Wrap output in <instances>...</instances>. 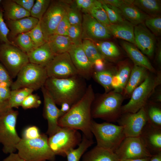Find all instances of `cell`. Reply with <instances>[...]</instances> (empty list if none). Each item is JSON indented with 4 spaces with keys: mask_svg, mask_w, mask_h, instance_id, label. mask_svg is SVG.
Masks as SVG:
<instances>
[{
    "mask_svg": "<svg viewBox=\"0 0 161 161\" xmlns=\"http://www.w3.org/2000/svg\"><path fill=\"white\" fill-rule=\"evenodd\" d=\"M18 115V111L10 109L0 115V143L6 154L15 153L21 139L16 128Z\"/></svg>",
    "mask_w": 161,
    "mask_h": 161,
    "instance_id": "52a82bcc",
    "label": "cell"
},
{
    "mask_svg": "<svg viewBox=\"0 0 161 161\" xmlns=\"http://www.w3.org/2000/svg\"><path fill=\"white\" fill-rule=\"evenodd\" d=\"M147 121L144 107L135 113L122 114L117 121L123 127L126 137H139Z\"/></svg>",
    "mask_w": 161,
    "mask_h": 161,
    "instance_id": "5bb4252c",
    "label": "cell"
},
{
    "mask_svg": "<svg viewBox=\"0 0 161 161\" xmlns=\"http://www.w3.org/2000/svg\"><path fill=\"white\" fill-rule=\"evenodd\" d=\"M29 63L45 67L56 55L47 41L27 53Z\"/></svg>",
    "mask_w": 161,
    "mask_h": 161,
    "instance_id": "ffe728a7",
    "label": "cell"
},
{
    "mask_svg": "<svg viewBox=\"0 0 161 161\" xmlns=\"http://www.w3.org/2000/svg\"><path fill=\"white\" fill-rule=\"evenodd\" d=\"M2 161H24L18 153H15L9 154V155L3 160Z\"/></svg>",
    "mask_w": 161,
    "mask_h": 161,
    "instance_id": "11a10c76",
    "label": "cell"
},
{
    "mask_svg": "<svg viewBox=\"0 0 161 161\" xmlns=\"http://www.w3.org/2000/svg\"><path fill=\"white\" fill-rule=\"evenodd\" d=\"M111 24H118L126 20L118 8L101 2Z\"/></svg>",
    "mask_w": 161,
    "mask_h": 161,
    "instance_id": "f35d334b",
    "label": "cell"
},
{
    "mask_svg": "<svg viewBox=\"0 0 161 161\" xmlns=\"http://www.w3.org/2000/svg\"><path fill=\"white\" fill-rule=\"evenodd\" d=\"M94 143L92 139H89L83 134L81 141L78 147L71 149L67 153V161H79L86 151Z\"/></svg>",
    "mask_w": 161,
    "mask_h": 161,
    "instance_id": "4dcf8cb0",
    "label": "cell"
},
{
    "mask_svg": "<svg viewBox=\"0 0 161 161\" xmlns=\"http://www.w3.org/2000/svg\"><path fill=\"white\" fill-rule=\"evenodd\" d=\"M10 32V30L4 19L3 10L0 8V41L3 43L16 46L15 44L10 41L8 38V35Z\"/></svg>",
    "mask_w": 161,
    "mask_h": 161,
    "instance_id": "ee69618b",
    "label": "cell"
},
{
    "mask_svg": "<svg viewBox=\"0 0 161 161\" xmlns=\"http://www.w3.org/2000/svg\"><path fill=\"white\" fill-rule=\"evenodd\" d=\"M92 17L106 27L111 24L105 11L100 0H97L96 4L89 11V13Z\"/></svg>",
    "mask_w": 161,
    "mask_h": 161,
    "instance_id": "8d00e7d4",
    "label": "cell"
},
{
    "mask_svg": "<svg viewBox=\"0 0 161 161\" xmlns=\"http://www.w3.org/2000/svg\"><path fill=\"white\" fill-rule=\"evenodd\" d=\"M114 152L120 160L150 158L152 156L140 137H126Z\"/></svg>",
    "mask_w": 161,
    "mask_h": 161,
    "instance_id": "4fadbf2b",
    "label": "cell"
},
{
    "mask_svg": "<svg viewBox=\"0 0 161 161\" xmlns=\"http://www.w3.org/2000/svg\"><path fill=\"white\" fill-rule=\"evenodd\" d=\"M41 103L39 97L32 93L28 95L22 103L21 106L24 109H28L38 107Z\"/></svg>",
    "mask_w": 161,
    "mask_h": 161,
    "instance_id": "f6af8a7d",
    "label": "cell"
},
{
    "mask_svg": "<svg viewBox=\"0 0 161 161\" xmlns=\"http://www.w3.org/2000/svg\"><path fill=\"white\" fill-rule=\"evenodd\" d=\"M41 89L44 100V115L48 122L47 134L50 137L61 128L58 125V120L64 114L57 107L53 98L44 86Z\"/></svg>",
    "mask_w": 161,
    "mask_h": 161,
    "instance_id": "9a60e30c",
    "label": "cell"
},
{
    "mask_svg": "<svg viewBox=\"0 0 161 161\" xmlns=\"http://www.w3.org/2000/svg\"><path fill=\"white\" fill-rule=\"evenodd\" d=\"M97 1V0H84L80 10L84 14L88 13Z\"/></svg>",
    "mask_w": 161,
    "mask_h": 161,
    "instance_id": "816d5d0a",
    "label": "cell"
},
{
    "mask_svg": "<svg viewBox=\"0 0 161 161\" xmlns=\"http://www.w3.org/2000/svg\"><path fill=\"white\" fill-rule=\"evenodd\" d=\"M7 102H2L0 101V115L4 113L9 109Z\"/></svg>",
    "mask_w": 161,
    "mask_h": 161,
    "instance_id": "9f6ffc18",
    "label": "cell"
},
{
    "mask_svg": "<svg viewBox=\"0 0 161 161\" xmlns=\"http://www.w3.org/2000/svg\"><path fill=\"white\" fill-rule=\"evenodd\" d=\"M45 68L48 78H66L78 75L68 52L56 55Z\"/></svg>",
    "mask_w": 161,
    "mask_h": 161,
    "instance_id": "7c38bea8",
    "label": "cell"
},
{
    "mask_svg": "<svg viewBox=\"0 0 161 161\" xmlns=\"http://www.w3.org/2000/svg\"><path fill=\"white\" fill-rule=\"evenodd\" d=\"M95 97L92 86L89 84L81 99L59 118L58 125L61 127L80 130L87 137L92 139L93 135L90 130L92 120L91 109Z\"/></svg>",
    "mask_w": 161,
    "mask_h": 161,
    "instance_id": "6da1fadb",
    "label": "cell"
},
{
    "mask_svg": "<svg viewBox=\"0 0 161 161\" xmlns=\"http://www.w3.org/2000/svg\"><path fill=\"white\" fill-rule=\"evenodd\" d=\"M39 20L30 16L19 19L7 20V25L12 35L30 31L37 24Z\"/></svg>",
    "mask_w": 161,
    "mask_h": 161,
    "instance_id": "d4e9b609",
    "label": "cell"
},
{
    "mask_svg": "<svg viewBox=\"0 0 161 161\" xmlns=\"http://www.w3.org/2000/svg\"><path fill=\"white\" fill-rule=\"evenodd\" d=\"M82 39L97 40L109 39L112 35L107 28L89 13L82 16Z\"/></svg>",
    "mask_w": 161,
    "mask_h": 161,
    "instance_id": "2e32d148",
    "label": "cell"
},
{
    "mask_svg": "<svg viewBox=\"0 0 161 161\" xmlns=\"http://www.w3.org/2000/svg\"><path fill=\"white\" fill-rule=\"evenodd\" d=\"M149 161H161V152L152 155Z\"/></svg>",
    "mask_w": 161,
    "mask_h": 161,
    "instance_id": "680465c9",
    "label": "cell"
},
{
    "mask_svg": "<svg viewBox=\"0 0 161 161\" xmlns=\"http://www.w3.org/2000/svg\"><path fill=\"white\" fill-rule=\"evenodd\" d=\"M66 15L71 25H81L82 17L79 10L75 7L68 8Z\"/></svg>",
    "mask_w": 161,
    "mask_h": 161,
    "instance_id": "bcb514c9",
    "label": "cell"
},
{
    "mask_svg": "<svg viewBox=\"0 0 161 161\" xmlns=\"http://www.w3.org/2000/svg\"></svg>",
    "mask_w": 161,
    "mask_h": 161,
    "instance_id": "e7e4bbea",
    "label": "cell"
},
{
    "mask_svg": "<svg viewBox=\"0 0 161 161\" xmlns=\"http://www.w3.org/2000/svg\"><path fill=\"white\" fill-rule=\"evenodd\" d=\"M2 2L4 14L7 20H16L30 16V12L13 0H4Z\"/></svg>",
    "mask_w": 161,
    "mask_h": 161,
    "instance_id": "4316f807",
    "label": "cell"
},
{
    "mask_svg": "<svg viewBox=\"0 0 161 161\" xmlns=\"http://www.w3.org/2000/svg\"><path fill=\"white\" fill-rule=\"evenodd\" d=\"M33 91L32 89L26 88L11 90L7 101L9 108L13 109L21 106L25 98Z\"/></svg>",
    "mask_w": 161,
    "mask_h": 161,
    "instance_id": "836d02e7",
    "label": "cell"
},
{
    "mask_svg": "<svg viewBox=\"0 0 161 161\" xmlns=\"http://www.w3.org/2000/svg\"><path fill=\"white\" fill-rule=\"evenodd\" d=\"M145 68L134 64L126 85L123 90L125 96L130 97L134 89L145 80L148 74Z\"/></svg>",
    "mask_w": 161,
    "mask_h": 161,
    "instance_id": "cb8c5ba5",
    "label": "cell"
},
{
    "mask_svg": "<svg viewBox=\"0 0 161 161\" xmlns=\"http://www.w3.org/2000/svg\"><path fill=\"white\" fill-rule=\"evenodd\" d=\"M134 25L125 20L118 24H110L107 27L112 35L135 46L134 35Z\"/></svg>",
    "mask_w": 161,
    "mask_h": 161,
    "instance_id": "603a6c76",
    "label": "cell"
},
{
    "mask_svg": "<svg viewBox=\"0 0 161 161\" xmlns=\"http://www.w3.org/2000/svg\"><path fill=\"white\" fill-rule=\"evenodd\" d=\"M124 97L120 93L114 90L95 97L92 103V118H100L108 122H117L121 116Z\"/></svg>",
    "mask_w": 161,
    "mask_h": 161,
    "instance_id": "3957f363",
    "label": "cell"
},
{
    "mask_svg": "<svg viewBox=\"0 0 161 161\" xmlns=\"http://www.w3.org/2000/svg\"><path fill=\"white\" fill-rule=\"evenodd\" d=\"M102 3L118 8L123 4L125 0H100Z\"/></svg>",
    "mask_w": 161,
    "mask_h": 161,
    "instance_id": "db71d44e",
    "label": "cell"
},
{
    "mask_svg": "<svg viewBox=\"0 0 161 161\" xmlns=\"http://www.w3.org/2000/svg\"><path fill=\"white\" fill-rule=\"evenodd\" d=\"M84 0H76L75 1V7L78 10H81L82 4Z\"/></svg>",
    "mask_w": 161,
    "mask_h": 161,
    "instance_id": "94428289",
    "label": "cell"
},
{
    "mask_svg": "<svg viewBox=\"0 0 161 161\" xmlns=\"http://www.w3.org/2000/svg\"><path fill=\"white\" fill-rule=\"evenodd\" d=\"M133 4L141 11L149 16L160 15V1L157 0H134Z\"/></svg>",
    "mask_w": 161,
    "mask_h": 161,
    "instance_id": "f546056e",
    "label": "cell"
},
{
    "mask_svg": "<svg viewBox=\"0 0 161 161\" xmlns=\"http://www.w3.org/2000/svg\"><path fill=\"white\" fill-rule=\"evenodd\" d=\"M70 26L66 14L59 24L54 34L68 36Z\"/></svg>",
    "mask_w": 161,
    "mask_h": 161,
    "instance_id": "7dc6e473",
    "label": "cell"
},
{
    "mask_svg": "<svg viewBox=\"0 0 161 161\" xmlns=\"http://www.w3.org/2000/svg\"><path fill=\"white\" fill-rule=\"evenodd\" d=\"M150 158H145L127 159L120 160V161H149Z\"/></svg>",
    "mask_w": 161,
    "mask_h": 161,
    "instance_id": "6125c7cd",
    "label": "cell"
},
{
    "mask_svg": "<svg viewBox=\"0 0 161 161\" xmlns=\"http://www.w3.org/2000/svg\"><path fill=\"white\" fill-rule=\"evenodd\" d=\"M144 24L157 35H160L161 33V17L160 15L149 16L144 21Z\"/></svg>",
    "mask_w": 161,
    "mask_h": 161,
    "instance_id": "ab89813d",
    "label": "cell"
},
{
    "mask_svg": "<svg viewBox=\"0 0 161 161\" xmlns=\"http://www.w3.org/2000/svg\"><path fill=\"white\" fill-rule=\"evenodd\" d=\"M161 83L160 72L155 75L148 73L144 81L133 91L128 102L122 106V114L135 113L144 107L155 89Z\"/></svg>",
    "mask_w": 161,
    "mask_h": 161,
    "instance_id": "8992f818",
    "label": "cell"
},
{
    "mask_svg": "<svg viewBox=\"0 0 161 161\" xmlns=\"http://www.w3.org/2000/svg\"><path fill=\"white\" fill-rule=\"evenodd\" d=\"M90 130L96 139V146L114 152L126 137L122 126L109 122L98 123L92 120Z\"/></svg>",
    "mask_w": 161,
    "mask_h": 161,
    "instance_id": "5b68a950",
    "label": "cell"
},
{
    "mask_svg": "<svg viewBox=\"0 0 161 161\" xmlns=\"http://www.w3.org/2000/svg\"><path fill=\"white\" fill-rule=\"evenodd\" d=\"M0 60L13 78L16 77L21 69L29 63L27 53L16 46L5 43L0 47Z\"/></svg>",
    "mask_w": 161,
    "mask_h": 161,
    "instance_id": "30bf717a",
    "label": "cell"
},
{
    "mask_svg": "<svg viewBox=\"0 0 161 161\" xmlns=\"http://www.w3.org/2000/svg\"><path fill=\"white\" fill-rule=\"evenodd\" d=\"M82 46L86 55L93 64L94 61L97 59H105L92 40L84 39L82 41Z\"/></svg>",
    "mask_w": 161,
    "mask_h": 161,
    "instance_id": "e575fe53",
    "label": "cell"
},
{
    "mask_svg": "<svg viewBox=\"0 0 161 161\" xmlns=\"http://www.w3.org/2000/svg\"><path fill=\"white\" fill-rule=\"evenodd\" d=\"M41 134L37 127L35 126H30L24 130L22 138L26 139H35L39 137Z\"/></svg>",
    "mask_w": 161,
    "mask_h": 161,
    "instance_id": "c3c4849f",
    "label": "cell"
},
{
    "mask_svg": "<svg viewBox=\"0 0 161 161\" xmlns=\"http://www.w3.org/2000/svg\"><path fill=\"white\" fill-rule=\"evenodd\" d=\"M1 1H2L1 0H0V4L1 3Z\"/></svg>",
    "mask_w": 161,
    "mask_h": 161,
    "instance_id": "be15d7a7",
    "label": "cell"
},
{
    "mask_svg": "<svg viewBox=\"0 0 161 161\" xmlns=\"http://www.w3.org/2000/svg\"><path fill=\"white\" fill-rule=\"evenodd\" d=\"M115 72L110 69H105L101 71H94L92 77L104 88L107 93L112 89V82Z\"/></svg>",
    "mask_w": 161,
    "mask_h": 161,
    "instance_id": "d6a6232c",
    "label": "cell"
},
{
    "mask_svg": "<svg viewBox=\"0 0 161 161\" xmlns=\"http://www.w3.org/2000/svg\"><path fill=\"white\" fill-rule=\"evenodd\" d=\"M51 2L49 0H36L30 12V16L41 20Z\"/></svg>",
    "mask_w": 161,
    "mask_h": 161,
    "instance_id": "74e56055",
    "label": "cell"
},
{
    "mask_svg": "<svg viewBox=\"0 0 161 161\" xmlns=\"http://www.w3.org/2000/svg\"><path fill=\"white\" fill-rule=\"evenodd\" d=\"M131 69L129 64H124L120 65L116 72L120 81L121 91L124 90L126 85Z\"/></svg>",
    "mask_w": 161,
    "mask_h": 161,
    "instance_id": "60d3db41",
    "label": "cell"
},
{
    "mask_svg": "<svg viewBox=\"0 0 161 161\" xmlns=\"http://www.w3.org/2000/svg\"><path fill=\"white\" fill-rule=\"evenodd\" d=\"M16 77L11 90L26 88L37 90L44 86L48 78L45 67L30 63L21 69Z\"/></svg>",
    "mask_w": 161,
    "mask_h": 161,
    "instance_id": "ba28073f",
    "label": "cell"
},
{
    "mask_svg": "<svg viewBox=\"0 0 161 161\" xmlns=\"http://www.w3.org/2000/svg\"><path fill=\"white\" fill-rule=\"evenodd\" d=\"M55 55L68 52L73 43L68 36L53 34L47 40Z\"/></svg>",
    "mask_w": 161,
    "mask_h": 161,
    "instance_id": "83f0119b",
    "label": "cell"
},
{
    "mask_svg": "<svg viewBox=\"0 0 161 161\" xmlns=\"http://www.w3.org/2000/svg\"><path fill=\"white\" fill-rule=\"evenodd\" d=\"M133 1L125 0L124 3L118 8L123 18L135 26L143 23L149 16L134 5Z\"/></svg>",
    "mask_w": 161,
    "mask_h": 161,
    "instance_id": "44dd1931",
    "label": "cell"
},
{
    "mask_svg": "<svg viewBox=\"0 0 161 161\" xmlns=\"http://www.w3.org/2000/svg\"><path fill=\"white\" fill-rule=\"evenodd\" d=\"M15 42L16 45L27 53L36 47L30 36L29 32L18 35Z\"/></svg>",
    "mask_w": 161,
    "mask_h": 161,
    "instance_id": "d590c367",
    "label": "cell"
},
{
    "mask_svg": "<svg viewBox=\"0 0 161 161\" xmlns=\"http://www.w3.org/2000/svg\"><path fill=\"white\" fill-rule=\"evenodd\" d=\"M82 30L81 25H71L68 32V36L74 44L82 43Z\"/></svg>",
    "mask_w": 161,
    "mask_h": 161,
    "instance_id": "7bdbcfd3",
    "label": "cell"
},
{
    "mask_svg": "<svg viewBox=\"0 0 161 161\" xmlns=\"http://www.w3.org/2000/svg\"><path fill=\"white\" fill-rule=\"evenodd\" d=\"M82 161H120L115 152L95 146L83 154Z\"/></svg>",
    "mask_w": 161,
    "mask_h": 161,
    "instance_id": "484cf974",
    "label": "cell"
},
{
    "mask_svg": "<svg viewBox=\"0 0 161 161\" xmlns=\"http://www.w3.org/2000/svg\"><path fill=\"white\" fill-rule=\"evenodd\" d=\"M82 136L78 130L61 127L48 138L49 145L55 155L65 157L70 150L75 148L81 141Z\"/></svg>",
    "mask_w": 161,
    "mask_h": 161,
    "instance_id": "9c48e42d",
    "label": "cell"
},
{
    "mask_svg": "<svg viewBox=\"0 0 161 161\" xmlns=\"http://www.w3.org/2000/svg\"><path fill=\"white\" fill-rule=\"evenodd\" d=\"M157 61L158 63L161 64V46H159L157 50L156 56Z\"/></svg>",
    "mask_w": 161,
    "mask_h": 161,
    "instance_id": "91938a15",
    "label": "cell"
},
{
    "mask_svg": "<svg viewBox=\"0 0 161 161\" xmlns=\"http://www.w3.org/2000/svg\"><path fill=\"white\" fill-rule=\"evenodd\" d=\"M61 106V107L60 109L64 114L69 111L71 107L69 104L66 103H63Z\"/></svg>",
    "mask_w": 161,
    "mask_h": 161,
    "instance_id": "6f0895ef",
    "label": "cell"
},
{
    "mask_svg": "<svg viewBox=\"0 0 161 161\" xmlns=\"http://www.w3.org/2000/svg\"><path fill=\"white\" fill-rule=\"evenodd\" d=\"M25 10L30 12L35 2L34 0H13Z\"/></svg>",
    "mask_w": 161,
    "mask_h": 161,
    "instance_id": "f907efd6",
    "label": "cell"
},
{
    "mask_svg": "<svg viewBox=\"0 0 161 161\" xmlns=\"http://www.w3.org/2000/svg\"><path fill=\"white\" fill-rule=\"evenodd\" d=\"M48 138L44 134L33 139L21 138L16 146L18 154L24 161H55L56 155L49 147Z\"/></svg>",
    "mask_w": 161,
    "mask_h": 161,
    "instance_id": "277c9868",
    "label": "cell"
},
{
    "mask_svg": "<svg viewBox=\"0 0 161 161\" xmlns=\"http://www.w3.org/2000/svg\"><path fill=\"white\" fill-rule=\"evenodd\" d=\"M68 52L78 75L86 80L90 79L94 71L93 65L84 52L82 43L73 44Z\"/></svg>",
    "mask_w": 161,
    "mask_h": 161,
    "instance_id": "e0dca14e",
    "label": "cell"
},
{
    "mask_svg": "<svg viewBox=\"0 0 161 161\" xmlns=\"http://www.w3.org/2000/svg\"><path fill=\"white\" fill-rule=\"evenodd\" d=\"M29 34L36 47L42 45L47 42L42 30L40 20H39L35 26L29 31Z\"/></svg>",
    "mask_w": 161,
    "mask_h": 161,
    "instance_id": "b9f144b4",
    "label": "cell"
},
{
    "mask_svg": "<svg viewBox=\"0 0 161 161\" xmlns=\"http://www.w3.org/2000/svg\"><path fill=\"white\" fill-rule=\"evenodd\" d=\"M12 78L8 71L0 63V82H6L12 84Z\"/></svg>",
    "mask_w": 161,
    "mask_h": 161,
    "instance_id": "681fc988",
    "label": "cell"
},
{
    "mask_svg": "<svg viewBox=\"0 0 161 161\" xmlns=\"http://www.w3.org/2000/svg\"><path fill=\"white\" fill-rule=\"evenodd\" d=\"M86 80L79 75L66 78H48L44 86L56 104L66 103L71 106L85 93L87 87Z\"/></svg>",
    "mask_w": 161,
    "mask_h": 161,
    "instance_id": "7a4b0ae2",
    "label": "cell"
},
{
    "mask_svg": "<svg viewBox=\"0 0 161 161\" xmlns=\"http://www.w3.org/2000/svg\"><path fill=\"white\" fill-rule=\"evenodd\" d=\"M99 52L105 59L114 61L119 58L120 52L117 46L113 42L102 41L95 44Z\"/></svg>",
    "mask_w": 161,
    "mask_h": 161,
    "instance_id": "f1b7e54d",
    "label": "cell"
},
{
    "mask_svg": "<svg viewBox=\"0 0 161 161\" xmlns=\"http://www.w3.org/2000/svg\"><path fill=\"white\" fill-rule=\"evenodd\" d=\"M134 35L135 46L143 54L151 57L154 53L156 44L154 34L143 23L134 26Z\"/></svg>",
    "mask_w": 161,
    "mask_h": 161,
    "instance_id": "ac0fdd59",
    "label": "cell"
},
{
    "mask_svg": "<svg viewBox=\"0 0 161 161\" xmlns=\"http://www.w3.org/2000/svg\"><path fill=\"white\" fill-rule=\"evenodd\" d=\"M121 44L134 64L143 67L152 73H155V69L148 58L135 45L125 41H122Z\"/></svg>",
    "mask_w": 161,
    "mask_h": 161,
    "instance_id": "7402d4cb",
    "label": "cell"
},
{
    "mask_svg": "<svg viewBox=\"0 0 161 161\" xmlns=\"http://www.w3.org/2000/svg\"><path fill=\"white\" fill-rule=\"evenodd\" d=\"M69 6L65 1H51L40 20L42 30L47 41L49 37L54 34L58 26L66 14Z\"/></svg>",
    "mask_w": 161,
    "mask_h": 161,
    "instance_id": "8fae6325",
    "label": "cell"
},
{
    "mask_svg": "<svg viewBox=\"0 0 161 161\" xmlns=\"http://www.w3.org/2000/svg\"><path fill=\"white\" fill-rule=\"evenodd\" d=\"M11 90L10 87H0V101L3 102H7Z\"/></svg>",
    "mask_w": 161,
    "mask_h": 161,
    "instance_id": "f5cc1de1",
    "label": "cell"
},
{
    "mask_svg": "<svg viewBox=\"0 0 161 161\" xmlns=\"http://www.w3.org/2000/svg\"><path fill=\"white\" fill-rule=\"evenodd\" d=\"M144 107L147 115V122L154 127L161 129L160 107L155 103H147Z\"/></svg>",
    "mask_w": 161,
    "mask_h": 161,
    "instance_id": "1f68e13d",
    "label": "cell"
},
{
    "mask_svg": "<svg viewBox=\"0 0 161 161\" xmlns=\"http://www.w3.org/2000/svg\"><path fill=\"white\" fill-rule=\"evenodd\" d=\"M140 137L152 155L161 152V129L154 127L147 122Z\"/></svg>",
    "mask_w": 161,
    "mask_h": 161,
    "instance_id": "d6986e66",
    "label": "cell"
}]
</instances>
